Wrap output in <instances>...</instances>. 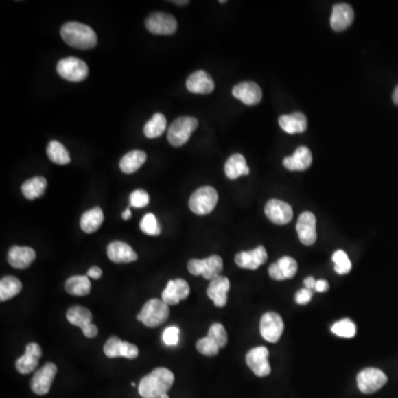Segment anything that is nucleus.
<instances>
[{
	"label": "nucleus",
	"instance_id": "obj_4",
	"mask_svg": "<svg viewBox=\"0 0 398 398\" xmlns=\"http://www.w3.org/2000/svg\"><path fill=\"white\" fill-rule=\"evenodd\" d=\"M198 126V121L195 117H182L175 119L168 128L167 139L171 145L179 148L188 142L191 134Z\"/></svg>",
	"mask_w": 398,
	"mask_h": 398
},
{
	"label": "nucleus",
	"instance_id": "obj_39",
	"mask_svg": "<svg viewBox=\"0 0 398 398\" xmlns=\"http://www.w3.org/2000/svg\"><path fill=\"white\" fill-rule=\"evenodd\" d=\"M141 231L148 236H159L161 233V226L159 225L156 217L153 213H146L139 224Z\"/></svg>",
	"mask_w": 398,
	"mask_h": 398
},
{
	"label": "nucleus",
	"instance_id": "obj_42",
	"mask_svg": "<svg viewBox=\"0 0 398 398\" xmlns=\"http://www.w3.org/2000/svg\"><path fill=\"white\" fill-rule=\"evenodd\" d=\"M130 202H131L132 207L143 208L146 207L150 202V196L143 189H137L131 194L130 196Z\"/></svg>",
	"mask_w": 398,
	"mask_h": 398
},
{
	"label": "nucleus",
	"instance_id": "obj_45",
	"mask_svg": "<svg viewBox=\"0 0 398 398\" xmlns=\"http://www.w3.org/2000/svg\"><path fill=\"white\" fill-rule=\"evenodd\" d=\"M329 282L327 280H318L316 283V292H327L329 291Z\"/></svg>",
	"mask_w": 398,
	"mask_h": 398
},
{
	"label": "nucleus",
	"instance_id": "obj_15",
	"mask_svg": "<svg viewBox=\"0 0 398 398\" xmlns=\"http://www.w3.org/2000/svg\"><path fill=\"white\" fill-rule=\"evenodd\" d=\"M265 213L268 219L276 225H287L292 220V207L278 199H271L266 204Z\"/></svg>",
	"mask_w": 398,
	"mask_h": 398
},
{
	"label": "nucleus",
	"instance_id": "obj_49",
	"mask_svg": "<svg viewBox=\"0 0 398 398\" xmlns=\"http://www.w3.org/2000/svg\"><path fill=\"white\" fill-rule=\"evenodd\" d=\"M393 102L395 103L396 106H398V86H396L394 93H393Z\"/></svg>",
	"mask_w": 398,
	"mask_h": 398
},
{
	"label": "nucleus",
	"instance_id": "obj_8",
	"mask_svg": "<svg viewBox=\"0 0 398 398\" xmlns=\"http://www.w3.org/2000/svg\"><path fill=\"white\" fill-rule=\"evenodd\" d=\"M356 381L358 390L363 394H373L381 390L388 382V378L383 371L370 367L358 373Z\"/></svg>",
	"mask_w": 398,
	"mask_h": 398
},
{
	"label": "nucleus",
	"instance_id": "obj_9",
	"mask_svg": "<svg viewBox=\"0 0 398 398\" xmlns=\"http://www.w3.org/2000/svg\"><path fill=\"white\" fill-rule=\"evenodd\" d=\"M67 320L72 325L79 327L86 338H94L99 333L97 327L92 323V313L86 307L81 305L70 307L67 312Z\"/></svg>",
	"mask_w": 398,
	"mask_h": 398
},
{
	"label": "nucleus",
	"instance_id": "obj_25",
	"mask_svg": "<svg viewBox=\"0 0 398 398\" xmlns=\"http://www.w3.org/2000/svg\"><path fill=\"white\" fill-rule=\"evenodd\" d=\"M312 164V153L305 146L296 148L292 156H288L283 159V166L292 172L307 171Z\"/></svg>",
	"mask_w": 398,
	"mask_h": 398
},
{
	"label": "nucleus",
	"instance_id": "obj_40",
	"mask_svg": "<svg viewBox=\"0 0 398 398\" xmlns=\"http://www.w3.org/2000/svg\"><path fill=\"white\" fill-rule=\"evenodd\" d=\"M207 336L208 338H211L213 341L216 342L217 345H218L220 349L227 345V332H226V329L224 327V325H220V323H213V325L209 327Z\"/></svg>",
	"mask_w": 398,
	"mask_h": 398
},
{
	"label": "nucleus",
	"instance_id": "obj_44",
	"mask_svg": "<svg viewBox=\"0 0 398 398\" xmlns=\"http://www.w3.org/2000/svg\"><path fill=\"white\" fill-rule=\"evenodd\" d=\"M313 292L307 288L298 291L296 294V302L298 305H305L312 300Z\"/></svg>",
	"mask_w": 398,
	"mask_h": 398
},
{
	"label": "nucleus",
	"instance_id": "obj_48",
	"mask_svg": "<svg viewBox=\"0 0 398 398\" xmlns=\"http://www.w3.org/2000/svg\"><path fill=\"white\" fill-rule=\"evenodd\" d=\"M131 216L132 213L131 209H130V208L126 209V211H124V213H122V218L124 219V220H128V219L131 218Z\"/></svg>",
	"mask_w": 398,
	"mask_h": 398
},
{
	"label": "nucleus",
	"instance_id": "obj_17",
	"mask_svg": "<svg viewBox=\"0 0 398 398\" xmlns=\"http://www.w3.org/2000/svg\"><path fill=\"white\" fill-rule=\"evenodd\" d=\"M298 239L305 246H312L316 242V218L311 211H305L296 222Z\"/></svg>",
	"mask_w": 398,
	"mask_h": 398
},
{
	"label": "nucleus",
	"instance_id": "obj_46",
	"mask_svg": "<svg viewBox=\"0 0 398 398\" xmlns=\"http://www.w3.org/2000/svg\"><path fill=\"white\" fill-rule=\"evenodd\" d=\"M88 277L89 278L94 279V280H97V279L102 277V270L99 267L90 268L88 271Z\"/></svg>",
	"mask_w": 398,
	"mask_h": 398
},
{
	"label": "nucleus",
	"instance_id": "obj_34",
	"mask_svg": "<svg viewBox=\"0 0 398 398\" xmlns=\"http://www.w3.org/2000/svg\"><path fill=\"white\" fill-rule=\"evenodd\" d=\"M21 290L23 283L19 279L14 276L3 277L0 281V300L1 302L7 301L19 294Z\"/></svg>",
	"mask_w": 398,
	"mask_h": 398
},
{
	"label": "nucleus",
	"instance_id": "obj_6",
	"mask_svg": "<svg viewBox=\"0 0 398 398\" xmlns=\"http://www.w3.org/2000/svg\"><path fill=\"white\" fill-rule=\"evenodd\" d=\"M188 271L193 274V276H202L206 280H213L216 277L220 276L222 268H224V262L222 259L216 255L208 257L206 259H191L188 262Z\"/></svg>",
	"mask_w": 398,
	"mask_h": 398
},
{
	"label": "nucleus",
	"instance_id": "obj_23",
	"mask_svg": "<svg viewBox=\"0 0 398 398\" xmlns=\"http://www.w3.org/2000/svg\"><path fill=\"white\" fill-rule=\"evenodd\" d=\"M186 88L191 93L211 94L215 90V82L207 72L199 70L188 77Z\"/></svg>",
	"mask_w": 398,
	"mask_h": 398
},
{
	"label": "nucleus",
	"instance_id": "obj_32",
	"mask_svg": "<svg viewBox=\"0 0 398 398\" xmlns=\"http://www.w3.org/2000/svg\"><path fill=\"white\" fill-rule=\"evenodd\" d=\"M47 185H48V183L45 177H32V178L23 183L21 191H23V196L26 197L27 199L34 200V199L43 196V193L46 191Z\"/></svg>",
	"mask_w": 398,
	"mask_h": 398
},
{
	"label": "nucleus",
	"instance_id": "obj_38",
	"mask_svg": "<svg viewBox=\"0 0 398 398\" xmlns=\"http://www.w3.org/2000/svg\"><path fill=\"white\" fill-rule=\"evenodd\" d=\"M332 260L334 262V270L338 274H347L352 269V262L345 251L336 250L333 253Z\"/></svg>",
	"mask_w": 398,
	"mask_h": 398
},
{
	"label": "nucleus",
	"instance_id": "obj_21",
	"mask_svg": "<svg viewBox=\"0 0 398 398\" xmlns=\"http://www.w3.org/2000/svg\"><path fill=\"white\" fill-rule=\"evenodd\" d=\"M43 355L41 347L37 343H29L26 347L25 355L20 356L16 362V368L21 374H30L39 364V360Z\"/></svg>",
	"mask_w": 398,
	"mask_h": 398
},
{
	"label": "nucleus",
	"instance_id": "obj_36",
	"mask_svg": "<svg viewBox=\"0 0 398 398\" xmlns=\"http://www.w3.org/2000/svg\"><path fill=\"white\" fill-rule=\"evenodd\" d=\"M47 155L52 163L58 165H68L69 163L71 162L68 150L58 141H51L49 143Z\"/></svg>",
	"mask_w": 398,
	"mask_h": 398
},
{
	"label": "nucleus",
	"instance_id": "obj_12",
	"mask_svg": "<svg viewBox=\"0 0 398 398\" xmlns=\"http://www.w3.org/2000/svg\"><path fill=\"white\" fill-rule=\"evenodd\" d=\"M269 351L267 347H258L251 349L246 355V363L258 377H265L271 373L270 364L268 361Z\"/></svg>",
	"mask_w": 398,
	"mask_h": 398
},
{
	"label": "nucleus",
	"instance_id": "obj_11",
	"mask_svg": "<svg viewBox=\"0 0 398 398\" xmlns=\"http://www.w3.org/2000/svg\"><path fill=\"white\" fill-rule=\"evenodd\" d=\"M285 330L281 316L276 312H268L260 320V333L266 341L277 343Z\"/></svg>",
	"mask_w": 398,
	"mask_h": 398
},
{
	"label": "nucleus",
	"instance_id": "obj_51",
	"mask_svg": "<svg viewBox=\"0 0 398 398\" xmlns=\"http://www.w3.org/2000/svg\"><path fill=\"white\" fill-rule=\"evenodd\" d=\"M159 398H169V396H168L167 394H165V395L161 396Z\"/></svg>",
	"mask_w": 398,
	"mask_h": 398
},
{
	"label": "nucleus",
	"instance_id": "obj_33",
	"mask_svg": "<svg viewBox=\"0 0 398 398\" xmlns=\"http://www.w3.org/2000/svg\"><path fill=\"white\" fill-rule=\"evenodd\" d=\"M66 290L71 296H88L91 291V282L86 276H73L66 282Z\"/></svg>",
	"mask_w": 398,
	"mask_h": 398
},
{
	"label": "nucleus",
	"instance_id": "obj_31",
	"mask_svg": "<svg viewBox=\"0 0 398 398\" xmlns=\"http://www.w3.org/2000/svg\"><path fill=\"white\" fill-rule=\"evenodd\" d=\"M145 152L135 150V151L128 152L121 159L119 168L123 173L133 174L142 167L143 164L146 162Z\"/></svg>",
	"mask_w": 398,
	"mask_h": 398
},
{
	"label": "nucleus",
	"instance_id": "obj_20",
	"mask_svg": "<svg viewBox=\"0 0 398 398\" xmlns=\"http://www.w3.org/2000/svg\"><path fill=\"white\" fill-rule=\"evenodd\" d=\"M229 289H231L229 279L222 276L216 277L208 285V298L213 300V305L216 307H224L227 305V294Z\"/></svg>",
	"mask_w": 398,
	"mask_h": 398
},
{
	"label": "nucleus",
	"instance_id": "obj_2",
	"mask_svg": "<svg viewBox=\"0 0 398 398\" xmlns=\"http://www.w3.org/2000/svg\"><path fill=\"white\" fill-rule=\"evenodd\" d=\"M60 34L63 41L72 48L88 50L97 46V34L91 27L86 26L84 23L75 21L65 23L61 27Z\"/></svg>",
	"mask_w": 398,
	"mask_h": 398
},
{
	"label": "nucleus",
	"instance_id": "obj_26",
	"mask_svg": "<svg viewBox=\"0 0 398 398\" xmlns=\"http://www.w3.org/2000/svg\"><path fill=\"white\" fill-rule=\"evenodd\" d=\"M108 257L115 264H130L137 260V253L131 246L122 242H113L108 246Z\"/></svg>",
	"mask_w": 398,
	"mask_h": 398
},
{
	"label": "nucleus",
	"instance_id": "obj_28",
	"mask_svg": "<svg viewBox=\"0 0 398 398\" xmlns=\"http://www.w3.org/2000/svg\"><path fill=\"white\" fill-rule=\"evenodd\" d=\"M279 126L288 134L303 133L307 131V117L300 112L282 115L279 117Z\"/></svg>",
	"mask_w": 398,
	"mask_h": 398
},
{
	"label": "nucleus",
	"instance_id": "obj_5",
	"mask_svg": "<svg viewBox=\"0 0 398 398\" xmlns=\"http://www.w3.org/2000/svg\"><path fill=\"white\" fill-rule=\"evenodd\" d=\"M218 193L211 186H204L197 189L189 198V208L196 215H208L216 207Z\"/></svg>",
	"mask_w": 398,
	"mask_h": 398
},
{
	"label": "nucleus",
	"instance_id": "obj_18",
	"mask_svg": "<svg viewBox=\"0 0 398 398\" xmlns=\"http://www.w3.org/2000/svg\"><path fill=\"white\" fill-rule=\"evenodd\" d=\"M268 253L265 247L259 246L250 251H242L235 258L237 266L249 270H257L260 266L267 261Z\"/></svg>",
	"mask_w": 398,
	"mask_h": 398
},
{
	"label": "nucleus",
	"instance_id": "obj_24",
	"mask_svg": "<svg viewBox=\"0 0 398 398\" xmlns=\"http://www.w3.org/2000/svg\"><path fill=\"white\" fill-rule=\"evenodd\" d=\"M298 271V262L291 257H282L276 264L269 267V276L277 281L291 279L296 276Z\"/></svg>",
	"mask_w": 398,
	"mask_h": 398
},
{
	"label": "nucleus",
	"instance_id": "obj_19",
	"mask_svg": "<svg viewBox=\"0 0 398 398\" xmlns=\"http://www.w3.org/2000/svg\"><path fill=\"white\" fill-rule=\"evenodd\" d=\"M233 95L246 106H256L262 99L260 86L255 82H242L233 86Z\"/></svg>",
	"mask_w": 398,
	"mask_h": 398
},
{
	"label": "nucleus",
	"instance_id": "obj_41",
	"mask_svg": "<svg viewBox=\"0 0 398 398\" xmlns=\"http://www.w3.org/2000/svg\"><path fill=\"white\" fill-rule=\"evenodd\" d=\"M197 351H198L200 354L205 356H215L217 355L220 350V347L217 345L216 342L213 341L211 338H200L197 342L196 344Z\"/></svg>",
	"mask_w": 398,
	"mask_h": 398
},
{
	"label": "nucleus",
	"instance_id": "obj_47",
	"mask_svg": "<svg viewBox=\"0 0 398 398\" xmlns=\"http://www.w3.org/2000/svg\"><path fill=\"white\" fill-rule=\"evenodd\" d=\"M316 279L312 278V277H307L305 279V285L307 289L312 291V292H316Z\"/></svg>",
	"mask_w": 398,
	"mask_h": 398
},
{
	"label": "nucleus",
	"instance_id": "obj_37",
	"mask_svg": "<svg viewBox=\"0 0 398 398\" xmlns=\"http://www.w3.org/2000/svg\"><path fill=\"white\" fill-rule=\"evenodd\" d=\"M331 331L340 338H351L355 336L356 327L350 318H343L341 321L336 322L331 327Z\"/></svg>",
	"mask_w": 398,
	"mask_h": 398
},
{
	"label": "nucleus",
	"instance_id": "obj_22",
	"mask_svg": "<svg viewBox=\"0 0 398 398\" xmlns=\"http://www.w3.org/2000/svg\"><path fill=\"white\" fill-rule=\"evenodd\" d=\"M354 20V10L347 3H338L333 7L330 23L333 30L344 32L349 28Z\"/></svg>",
	"mask_w": 398,
	"mask_h": 398
},
{
	"label": "nucleus",
	"instance_id": "obj_7",
	"mask_svg": "<svg viewBox=\"0 0 398 398\" xmlns=\"http://www.w3.org/2000/svg\"><path fill=\"white\" fill-rule=\"evenodd\" d=\"M57 72L63 79L71 82H81L88 77L89 68L86 63L79 58L68 57L58 62Z\"/></svg>",
	"mask_w": 398,
	"mask_h": 398
},
{
	"label": "nucleus",
	"instance_id": "obj_43",
	"mask_svg": "<svg viewBox=\"0 0 398 398\" xmlns=\"http://www.w3.org/2000/svg\"><path fill=\"white\" fill-rule=\"evenodd\" d=\"M179 327H168L163 333V342L168 347H176L179 342Z\"/></svg>",
	"mask_w": 398,
	"mask_h": 398
},
{
	"label": "nucleus",
	"instance_id": "obj_29",
	"mask_svg": "<svg viewBox=\"0 0 398 398\" xmlns=\"http://www.w3.org/2000/svg\"><path fill=\"white\" fill-rule=\"evenodd\" d=\"M226 176L229 179H237L240 176L249 175L250 169L248 167L245 157L242 154H233L225 164Z\"/></svg>",
	"mask_w": 398,
	"mask_h": 398
},
{
	"label": "nucleus",
	"instance_id": "obj_50",
	"mask_svg": "<svg viewBox=\"0 0 398 398\" xmlns=\"http://www.w3.org/2000/svg\"><path fill=\"white\" fill-rule=\"evenodd\" d=\"M174 3H178V5H186L188 1H174Z\"/></svg>",
	"mask_w": 398,
	"mask_h": 398
},
{
	"label": "nucleus",
	"instance_id": "obj_14",
	"mask_svg": "<svg viewBox=\"0 0 398 398\" xmlns=\"http://www.w3.org/2000/svg\"><path fill=\"white\" fill-rule=\"evenodd\" d=\"M104 354L108 358H126L128 360H134L139 356V352L137 345L124 342L117 336H112L106 341L103 347Z\"/></svg>",
	"mask_w": 398,
	"mask_h": 398
},
{
	"label": "nucleus",
	"instance_id": "obj_13",
	"mask_svg": "<svg viewBox=\"0 0 398 398\" xmlns=\"http://www.w3.org/2000/svg\"><path fill=\"white\" fill-rule=\"evenodd\" d=\"M58 367L54 363H47L38 370L32 377L30 387L32 392L37 395H46L50 392L52 382L57 375Z\"/></svg>",
	"mask_w": 398,
	"mask_h": 398
},
{
	"label": "nucleus",
	"instance_id": "obj_16",
	"mask_svg": "<svg viewBox=\"0 0 398 398\" xmlns=\"http://www.w3.org/2000/svg\"><path fill=\"white\" fill-rule=\"evenodd\" d=\"M191 288L183 279L169 280L162 292V300L168 305H176L179 302L188 298Z\"/></svg>",
	"mask_w": 398,
	"mask_h": 398
},
{
	"label": "nucleus",
	"instance_id": "obj_35",
	"mask_svg": "<svg viewBox=\"0 0 398 398\" xmlns=\"http://www.w3.org/2000/svg\"><path fill=\"white\" fill-rule=\"evenodd\" d=\"M167 119L162 113L154 114L152 119L144 126V134L148 139H157L165 132Z\"/></svg>",
	"mask_w": 398,
	"mask_h": 398
},
{
	"label": "nucleus",
	"instance_id": "obj_1",
	"mask_svg": "<svg viewBox=\"0 0 398 398\" xmlns=\"http://www.w3.org/2000/svg\"><path fill=\"white\" fill-rule=\"evenodd\" d=\"M175 376L172 371L165 367L155 368L139 382V395L143 398H159L167 394L173 386Z\"/></svg>",
	"mask_w": 398,
	"mask_h": 398
},
{
	"label": "nucleus",
	"instance_id": "obj_27",
	"mask_svg": "<svg viewBox=\"0 0 398 398\" xmlns=\"http://www.w3.org/2000/svg\"><path fill=\"white\" fill-rule=\"evenodd\" d=\"M36 259V251L30 247L14 246L8 253L9 265L16 269H26Z\"/></svg>",
	"mask_w": 398,
	"mask_h": 398
},
{
	"label": "nucleus",
	"instance_id": "obj_10",
	"mask_svg": "<svg viewBox=\"0 0 398 398\" xmlns=\"http://www.w3.org/2000/svg\"><path fill=\"white\" fill-rule=\"evenodd\" d=\"M145 27L151 34L171 36L176 32L177 21L172 14L154 12L146 19Z\"/></svg>",
	"mask_w": 398,
	"mask_h": 398
},
{
	"label": "nucleus",
	"instance_id": "obj_30",
	"mask_svg": "<svg viewBox=\"0 0 398 398\" xmlns=\"http://www.w3.org/2000/svg\"><path fill=\"white\" fill-rule=\"evenodd\" d=\"M103 222H104V215H103L102 209L100 207H94L83 213L80 220V226L84 233H93L102 226Z\"/></svg>",
	"mask_w": 398,
	"mask_h": 398
},
{
	"label": "nucleus",
	"instance_id": "obj_3",
	"mask_svg": "<svg viewBox=\"0 0 398 398\" xmlns=\"http://www.w3.org/2000/svg\"><path fill=\"white\" fill-rule=\"evenodd\" d=\"M168 316L169 305L159 298H151L146 302L137 318L145 327H156L167 321Z\"/></svg>",
	"mask_w": 398,
	"mask_h": 398
}]
</instances>
